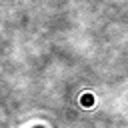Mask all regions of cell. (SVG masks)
Returning a JSON list of instances; mask_svg holds the SVG:
<instances>
[{
    "label": "cell",
    "instance_id": "6da1fadb",
    "mask_svg": "<svg viewBox=\"0 0 128 128\" xmlns=\"http://www.w3.org/2000/svg\"><path fill=\"white\" fill-rule=\"evenodd\" d=\"M34 128H44V126H34Z\"/></svg>",
    "mask_w": 128,
    "mask_h": 128
}]
</instances>
